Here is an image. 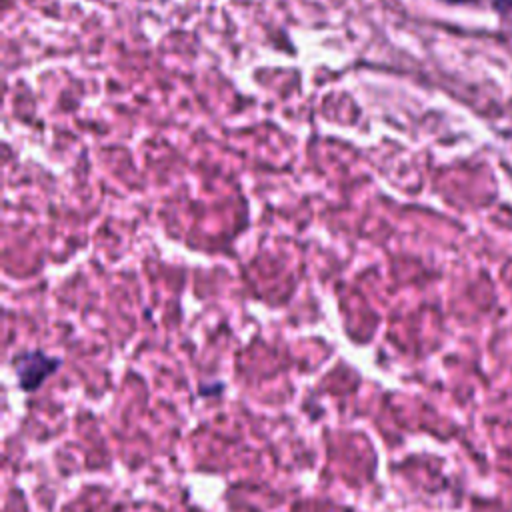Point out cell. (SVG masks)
I'll return each mask as SVG.
<instances>
[{
    "instance_id": "6da1fadb",
    "label": "cell",
    "mask_w": 512,
    "mask_h": 512,
    "mask_svg": "<svg viewBox=\"0 0 512 512\" xmlns=\"http://www.w3.org/2000/svg\"><path fill=\"white\" fill-rule=\"evenodd\" d=\"M12 366L18 376V386L26 392H34L62 366V360L42 350H26L14 354Z\"/></svg>"
},
{
    "instance_id": "7a4b0ae2",
    "label": "cell",
    "mask_w": 512,
    "mask_h": 512,
    "mask_svg": "<svg viewBox=\"0 0 512 512\" xmlns=\"http://www.w3.org/2000/svg\"><path fill=\"white\" fill-rule=\"evenodd\" d=\"M498 10H510L512 8V0H496Z\"/></svg>"
},
{
    "instance_id": "3957f363",
    "label": "cell",
    "mask_w": 512,
    "mask_h": 512,
    "mask_svg": "<svg viewBox=\"0 0 512 512\" xmlns=\"http://www.w3.org/2000/svg\"><path fill=\"white\" fill-rule=\"evenodd\" d=\"M446 2H454V4H462V2H470V0H446Z\"/></svg>"
}]
</instances>
